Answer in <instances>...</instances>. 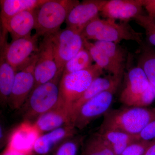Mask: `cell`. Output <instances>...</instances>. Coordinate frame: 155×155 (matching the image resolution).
I'll return each instance as SVG.
<instances>
[{"mask_svg":"<svg viewBox=\"0 0 155 155\" xmlns=\"http://www.w3.org/2000/svg\"><path fill=\"white\" fill-rule=\"evenodd\" d=\"M107 140L113 147L115 155H120L130 143L138 140L137 135H132L115 130L98 132Z\"/></svg>","mask_w":155,"mask_h":155,"instance_id":"7402d4cb","label":"cell"},{"mask_svg":"<svg viewBox=\"0 0 155 155\" xmlns=\"http://www.w3.org/2000/svg\"><path fill=\"white\" fill-rule=\"evenodd\" d=\"M34 76L35 84L33 89L56 78H61L58 75L51 35L43 37L38 46Z\"/></svg>","mask_w":155,"mask_h":155,"instance_id":"9c48e42d","label":"cell"},{"mask_svg":"<svg viewBox=\"0 0 155 155\" xmlns=\"http://www.w3.org/2000/svg\"><path fill=\"white\" fill-rule=\"evenodd\" d=\"M68 139L63 142L57 149L54 155H77L82 141V136Z\"/></svg>","mask_w":155,"mask_h":155,"instance_id":"83f0119b","label":"cell"},{"mask_svg":"<svg viewBox=\"0 0 155 155\" xmlns=\"http://www.w3.org/2000/svg\"><path fill=\"white\" fill-rule=\"evenodd\" d=\"M122 77H115L113 75L104 77L97 78L94 80L88 88L72 106L71 118L83 104L97 95L106 91L117 89L121 83Z\"/></svg>","mask_w":155,"mask_h":155,"instance_id":"ac0fdd59","label":"cell"},{"mask_svg":"<svg viewBox=\"0 0 155 155\" xmlns=\"http://www.w3.org/2000/svg\"><path fill=\"white\" fill-rule=\"evenodd\" d=\"M76 129L72 125H66L41 134L34 146V153L38 155H47L61 142L75 136Z\"/></svg>","mask_w":155,"mask_h":155,"instance_id":"2e32d148","label":"cell"},{"mask_svg":"<svg viewBox=\"0 0 155 155\" xmlns=\"http://www.w3.org/2000/svg\"><path fill=\"white\" fill-rule=\"evenodd\" d=\"M155 100V87L150 84L149 87L140 97L134 107H147Z\"/></svg>","mask_w":155,"mask_h":155,"instance_id":"f546056e","label":"cell"},{"mask_svg":"<svg viewBox=\"0 0 155 155\" xmlns=\"http://www.w3.org/2000/svg\"><path fill=\"white\" fill-rule=\"evenodd\" d=\"M150 84L141 68L137 66L131 68L127 73V82L120 94V102L127 107H134Z\"/></svg>","mask_w":155,"mask_h":155,"instance_id":"4fadbf2b","label":"cell"},{"mask_svg":"<svg viewBox=\"0 0 155 155\" xmlns=\"http://www.w3.org/2000/svg\"><path fill=\"white\" fill-rule=\"evenodd\" d=\"M1 155H29L6 148Z\"/></svg>","mask_w":155,"mask_h":155,"instance_id":"836d02e7","label":"cell"},{"mask_svg":"<svg viewBox=\"0 0 155 155\" xmlns=\"http://www.w3.org/2000/svg\"><path fill=\"white\" fill-rule=\"evenodd\" d=\"M155 119V108L127 107L109 110L104 115L98 132L115 130L138 135Z\"/></svg>","mask_w":155,"mask_h":155,"instance_id":"6da1fadb","label":"cell"},{"mask_svg":"<svg viewBox=\"0 0 155 155\" xmlns=\"http://www.w3.org/2000/svg\"><path fill=\"white\" fill-rule=\"evenodd\" d=\"M46 0H1V19L5 22L17 14L26 11L35 10Z\"/></svg>","mask_w":155,"mask_h":155,"instance_id":"d6986e66","label":"cell"},{"mask_svg":"<svg viewBox=\"0 0 155 155\" xmlns=\"http://www.w3.org/2000/svg\"><path fill=\"white\" fill-rule=\"evenodd\" d=\"M107 0H87L79 3L69 13L66 23L67 27L82 31L90 22L99 17Z\"/></svg>","mask_w":155,"mask_h":155,"instance_id":"7c38bea8","label":"cell"},{"mask_svg":"<svg viewBox=\"0 0 155 155\" xmlns=\"http://www.w3.org/2000/svg\"><path fill=\"white\" fill-rule=\"evenodd\" d=\"M81 33L76 28L67 27L51 35L55 60L60 77H62L66 64L84 47V38Z\"/></svg>","mask_w":155,"mask_h":155,"instance_id":"8992f818","label":"cell"},{"mask_svg":"<svg viewBox=\"0 0 155 155\" xmlns=\"http://www.w3.org/2000/svg\"><path fill=\"white\" fill-rule=\"evenodd\" d=\"M151 141L138 140L130 143L120 155H143Z\"/></svg>","mask_w":155,"mask_h":155,"instance_id":"f1b7e54d","label":"cell"},{"mask_svg":"<svg viewBox=\"0 0 155 155\" xmlns=\"http://www.w3.org/2000/svg\"><path fill=\"white\" fill-rule=\"evenodd\" d=\"M35 10L23 11L2 22L3 29L11 34L12 41L31 35L35 25Z\"/></svg>","mask_w":155,"mask_h":155,"instance_id":"e0dca14e","label":"cell"},{"mask_svg":"<svg viewBox=\"0 0 155 155\" xmlns=\"http://www.w3.org/2000/svg\"><path fill=\"white\" fill-rule=\"evenodd\" d=\"M79 3L76 0H46L35 10V34L45 37L58 32L71 10Z\"/></svg>","mask_w":155,"mask_h":155,"instance_id":"3957f363","label":"cell"},{"mask_svg":"<svg viewBox=\"0 0 155 155\" xmlns=\"http://www.w3.org/2000/svg\"><path fill=\"white\" fill-rule=\"evenodd\" d=\"M116 90L102 92L83 104L72 117V124L75 129L82 130L93 120L104 116L109 110Z\"/></svg>","mask_w":155,"mask_h":155,"instance_id":"ba28073f","label":"cell"},{"mask_svg":"<svg viewBox=\"0 0 155 155\" xmlns=\"http://www.w3.org/2000/svg\"><path fill=\"white\" fill-rule=\"evenodd\" d=\"M143 8L144 0H109L100 14L106 19L127 22L143 14Z\"/></svg>","mask_w":155,"mask_h":155,"instance_id":"8fae6325","label":"cell"},{"mask_svg":"<svg viewBox=\"0 0 155 155\" xmlns=\"http://www.w3.org/2000/svg\"><path fill=\"white\" fill-rule=\"evenodd\" d=\"M82 155H115L109 142L101 134L97 132L86 140Z\"/></svg>","mask_w":155,"mask_h":155,"instance_id":"603a6c76","label":"cell"},{"mask_svg":"<svg viewBox=\"0 0 155 155\" xmlns=\"http://www.w3.org/2000/svg\"><path fill=\"white\" fill-rule=\"evenodd\" d=\"M133 19L136 23L144 29L150 44L155 46V17L143 14Z\"/></svg>","mask_w":155,"mask_h":155,"instance_id":"4316f807","label":"cell"},{"mask_svg":"<svg viewBox=\"0 0 155 155\" xmlns=\"http://www.w3.org/2000/svg\"><path fill=\"white\" fill-rule=\"evenodd\" d=\"M138 140L151 141L155 139V119L150 122L137 135Z\"/></svg>","mask_w":155,"mask_h":155,"instance_id":"4dcf8cb0","label":"cell"},{"mask_svg":"<svg viewBox=\"0 0 155 155\" xmlns=\"http://www.w3.org/2000/svg\"><path fill=\"white\" fill-rule=\"evenodd\" d=\"M84 46L90 53L95 64L115 77H122L125 67L116 64L94 45L84 39Z\"/></svg>","mask_w":155,"mask_h":155,"instance_id":"44dd1931","label":"cell"},{"mask_svg":"<svg viewBox=\"0 0 155 155\" xmlns=\"http://www.w3.org/2000/svg\"><path fill=\"white\" fill-rule=\"evenodd\" d=\"M38 38L34 34L17 39L7 44L5 39L1 37V53L4 55L7 62L17 70L37 51Z\"/></svg>","mask_w":155,"mask_h":155,"instance_id":"30bf717a","label":"cell"},{"mask_svg":"<svg viewBox=\"0 0 155 155\" xmlns=\"http://www.w3.org/2000/svg\"><path fill=\"white\" fill-rule=\"evenodd\" d=\"M137 66L143 70L150 83L155 87V50L146 48L140 57Z\"/></svg>","mask_w":155,"mask_h":155,"instance_id":"484cf974","label":"cell"},{"mask_svg":"<svg viewBox=\"0 0 155 155\" xmlns=\"http://www.w3.org/2000/svg\"><path fill=\"white\" fill-rule=\"evenodd\" d=\"M0 61V101L4 106L8 104L17 71L7 62L2 53Z\"/></svg>","mask_w":155,"mask_h":155,"instance_id":"ffe728a7","label":"cell"},{"mask_svg":"<svg viewBox=\"0 0 155 155\" xmlns=\"http://www.w3.org/2000/svg\"><path fill=\"white\" fill-rule=\"evenodd\" d=\"M143 155H155V139L151 140Z\"/></svg>","mask_w":155,"mask_h":155,"instance_id":"d6a6232c","label":"cell"},{"mask_svg":"<svg viewBox=\"0 0 155 155\" xmlns=\"http://www.w3.org/2000/svg\"><path fill=\"white\" fill-rule=\"evenodd\" d=\"M33 124L41 134L72 125L71 108L61 99L55 107L38 117Z\"/></svg>","mask_w":155,"mask_h":155,"instance_id":"9a60e30c","label":"cell"},{"mask_svg":"<svg viewBox=\"0 0 155 155\" xmlns=\"http://www.w3.org/2000/svg\"><path fill=\"white\" fill-rule=\"evenodd\" d=\"M41 135L33 123L24 121L11 134L6 148L33 155L35 143Z\"/></svg>","mask_w":155,"mask_h":155,"instance_id":"5bb4252c","label":"cell"},{"mask_svg":"<svg viewBox=\"0 0 155 155\" xmlns=\"http://www.w3.org/2000/svg\"><path fill=\"white\" fill-rule=\"evenodd\" d=\"M61 78H56L33 89L20 110L24 121L33 123L58 104L61 100L59 88Z\"/></svg>","mask_w":155,"mask_h":155,"instance_id":"277c9868","label":"cell"},{"mask_svg":"<svg viewBox=\"0 0 155 155\" xmlns=\"http://www.w3.org/2000/svg\"><path fill=\"white\" fill-rule=\"evenodd\" d=\"M37 60V51L25 64L17 69L14 85L8 101V104L12 110H20L33 90L35 84L34 70Z\"/></svg>","mask_w":155,"mask_h":155,"instance_id":"52a82bcc","label":"cell"},{"mask_svg":"<svg viewBox=\"0 0 155 155\" xmlns=\"http://www.w3.org/2000/svg\"><path fill=\"white\" fill-rule=\"evenodd\" d=\"M144 8L147 14L155 17V0H144Z\"/></svg>","mask_w":155,"mask_h":155,"instance_id":"1f68e13d","label":"cell"},{"mask_svg":"<svg viewBox=\"0 0 155 155\" xmlns=\"http://www.w3.org/2000/svg\"><path fill=\"white\" fill-rule=\"evenodd\" d=\"M103 70L95 64L88 69L62 75L59 83L61 99L71 110L94 80L101 75Z\"/></svg>","mask_w":155,"mask_h":155,"instance_id":"5b68a950","label":"cell"},{"mask_svg":"<svg viewBox=\"0 0 155 155\" xmlns=\"http://www.w3.org/2000/svg\"><path fill=\"white\" fill-rule=\"evenodd\" d=\"M81 33L88 41L118 44L123 40H129L139 44L142 42V34L134 30L127 22H117L114 19H101L99 17L90 22Z\"/></svg>","mask_w":155,"mask_h":155,"instance_id":"7a4b0ae2","label":"cell"},{"mask_svg":"<svg viewBox=\"0 0 155 155\" xmlns=\"http://www.w3.org/2000/svg\"><path fill=\"white\" fill-rule=\"evenodd\" d=\"M93 61L90 53L84 47L66 64L62 75L88 69L93 65Z\"/></svg>","mask_w":155,"mask_h":155,"instance_id":"cb8c5ba5","label":"cell"},{"mask_svg":"<svg viewBox=\"0 0 155 155\" xmlns=\"http://www.w3.org/2000/svg\"><path fill=\"white\" fill-rule=\"evenodd\" d=\"M94 44L112 61L125 67L126 54L118 44L111 42L96 41Z\"/></svg>","mask_w":155,"mask_h":155,"instance_id":"d4e9b609","label":"cell"}]
</instances>
